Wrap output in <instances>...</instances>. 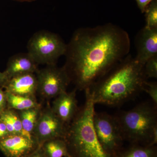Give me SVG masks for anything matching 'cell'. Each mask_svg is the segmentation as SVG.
<instances>
[{"label":"cell","instance_id":"obj_1","mask_svg":"<svg viewBox=\"0 0 157 157\" xmlns=\"http://www.w3.org/2000/svg\"><path fill=\"white\" fill-rule=\"evenodd\" d=\"M131 45L128 33L116 25L81 28L67 44L63 67L75 88L85 91L129 55Z\"/></svg>","mask_w":157,"mask_h":157},{"label":"cell","instance_id":"obj_2","mask_svg":"<svg viewBox=\"0 0 157 157\" xmlns=\"http://www.w3.org/2000/svg\"><path fill=\"white\" fill-rule=\"evenodd\" d=\"M147 79L144 65L129 55L85 91L95 104L118 107L143 91Z\"/></svg>","mask_w":157,"mask_h":157},{"label":"cell","instance_id":"obj_3","mask_svg":"<svg viewBox=\"0 0 157 157\" xmlns=\"http://www.w3.org/2000/svg\"><path fill=\"white\" fill-rule=\"evenodd\" d=\"M86 101L71 123L67 125L64 139L70 157H116L107 152L98 140L94 128V103L85 91Z\"/></svg>","mask_w":157,"mask_h":157},{"label":"cell","instance_id":"obj_4","mask_svg":"<svg viewBox=\"0 0 157 157\" xmlns=\"http://www.w3.org/2000/svg\"><path fill=\"white\" fill-rule=\"evenodd\" d=\"M157 108L153 104L144 102L113 115L124 141L143 146L157 144Z\"/></svg>","mask_w":157,"mask_h":157},{"label":"cell","instance_id":"obj_5","mask_svg":"<svg viewBox=\"0 0 157 157\" xmlns=\"http://www.w3.org/2000/svg\"><path fill=\"white\" fill-rule=\"evenodd\" d=\"M28 53L39 64L56 65L58 59L65 55L67 44L57 34L48 31H38L28 43Z\"/></svg>","mask_w":157,"mask_h":157},{"label":"cell","instance_id":"obj_6","mask_svg":"<svg viewBox=\"0 0 157 157\" xmlns=\"http://www.w3.org/2000/svg\"><path fill=\"white\" fill-rule=\"evenodd\" d=\"M37 91L43 99L56 98L67 91L71 83L70 78L63 67H59L56 65H47L36 72Z\"/></svg>","mask_w":157,"mask_h":157},{"label":"cell","instance_id":"obj_7","mask_svg":"<svg viewBox=\"0 0 157 157\" xmlns=\"http://www.w3.org/2000/svg\"><path fill=\"white\" fill-rule=\"evenodd\" d=\"M94 128L104 150L116 156L122 148L124 141L115 118L106 112H96L93 115Z\"/></svg>","mask_w":157,"mask_h":157},{"label":"cell","instance_id":"obj_8","mask_svg":"<svg viewBox=\"0 0 157 157\" xmlns=\"http://www.w3.org/2000/svg\"><path fill=\"white\" fill-rule=\"evenodd\" d=\"M67 125L54 113L51 107L42 108L33 136L40 146L45 141L56 138H63Z\"/></svg>","mask_w":157,"mask_h":157},{"label":"cell","instance_id":"obj_9","mask_svg":"<svg viewBox=\"0 0 157 157\" xmlns=\"http://www.w3.org/2000/svg\"><path fill=\"white\" fill-rule=\"evenodd\" d=\"M40 146L34 136L9 135L0 140V151L6 157H26Z\"/></svg>","mask_w":157,"mask_h":157},{"label":"cell","instance_id":"obj_10","mask_svg":"<svg viewBox=\"0 0 157 157\" xmlns=\"http://www.w3.org/2000/svg\"><path fill=\"white\" fill-rule=\"evenodd\" d=\"M137 55L135 58L144 65L151 58L157 55V29L144 27L137 33L135 39Z\"/></svg>","mask_w":157,"mask_h":157},{"label":"cell","instance_id":"obj_11","mask_svg":"<svg viewBox=\"0 0 157 157\" xmlns=\"http://www.w3.org/2000/svg\"><path fill=\"white\" fill-rule=\"evenodd\" d=\"M76 90L75 88L70 92L62 93L55 98L51 107L54 113L67 125L73 120L79 109L76 98Z\"/></svg>","mask_w":157,"mask_h":157},{"label":"cell","instance_id":"obj_12","mask_svg":"<svg viewBox=\"0 0 157 157\" xmlns=\"http://www.w3.org/2000/svg\"><path fill=\"white\" fill-rule=\"evenodd\" d=\"M4 88L7 92L14 94L36 97V76L34 73H27L12 77L7 81Z\"/></svg>","mask_w":157,"mask_h":157},{"label":"cell","instance_id":"obj_13","mask_svg":"<svg viewBox=\"0 0 157 157\" xmlns=\"http://www.w3.org/2000/svg\"><path fill=\"white\" fill-rule=\"evenodd\" d=\"M38 65L28 52L17 53L9 59L4 72L9 79L23 74L36 73Z\"/></svg>","mask_w":157,"mask_h":157},{"label":"cell","instance_id":"obj_14","mask_svg":"<svg viewBox=\"0 0 157 157\" xmlns=\"http://www.w3.org/2000/svg\"><path fill=\"white\" fill-rule=\"evenodd\" d=\"M42 107L40 105L30 109L17 111L24 131L27 135L33 136L34 129L39 119Z\"/></svg>","mask_w":157,"mask_h":157},{"label":"cell","instance_id":"obj_15","mask_svg":"<svg viewBox=\"0 0 157 157\" xmlns=\"http://www.w3.org/2000/svg\"><path fill=\"white\" fill-rule=\"evenodd\" d=\"M6 93L8 109L21 111L41 105L37 102L36 97L18 95L7 92Z\"/></svg>","mask_w":157,"mask_h":157},{"label":"cell","instance_id":"obj_16","mask_svg":"<svg viewBox=\"0 0 157 157\" xmlns=\"http://www.w3.org/2000/svg\"><path fill=\"white\" fill-rule=\"evenodd\" d=\"M41 147L46 157H70L67 145L63 138L47 140Z\"/></svg>","mask_w":157,"mask_h":157},{"label":"cell","instance_id":"obj_17","mask_svg":"<svg viewBox=\"0 0 157 157\" xmlns=\"http://www.w3.org/2000/svg\"><path fill=\"white\" fill-rule=\"evenodd\" d=\"M0 118L6 125L10 135H22L29 137L33 136L25 134L16 110L7 108L0 115Z\"/></svg>","mask_w":157,"mask_h":157},{"label":"cell","instance_id":"obj_18","mask_svg":"<svg viewBox=\"0 0 157 157\" xmlns=\"http://www.w3.org/2000/svg\"><path fill=\"white\" fill-rule=\"evenodd\" d=\"M116 157H157V147L132 144L127 148H122Z\"/></svg>","mask_w":157,"mask_h":157},{"label":"cell","instance_id":"obj_19","mask_svg":"<svg viewBox=\"0 0 157 157\" xmlns=\"http://www.w3.org/2000/svg\"><path fill=\"white\" fill-rule=\"evenodd\" d=\"M145 13V27L157 29V0H153L147 7Z\"/></svg>","mask_w":157,"mask_h":157},{"label":"cell","instance_id":"obj_20","mask_svg":"<svg viewBox=\"0 0 157 157\" xmlns=\"http://www.w3.org/2000/svg\"><path fill=\"white\" fill-rule=\"evenodd\" d=\"M144 70L147 78H157V55L149 59L144 65Z\"/></svg>","mask_w":157,"mask_h":157},{"label":"cell","instance_id":"obj_21","mask_svg":"<svg viewBox=\"0 0 157 157\" xmlns=\"http://www.w3.org/2000/svg\"><path fill=\"white\" fill-rule=\"evenodd\" d=\"M143 91L148 94L151 98L152 103L157 107V83L156 82L147 81Z\"/></svg>","mask_w":157,"mask_h":157},{"label":"cell","instance_id":"obj_22","mask_svg":"<svg viewBox=\"0 0 157 157\" xmlns=\"http://www.w3.org/2000/svg\"><path fill=\"white\" fill-rule=\"evenodd\" d=\"M7 109V97L6 91L0 87V115Z\"/></svg>","mask_w":157,"mask_h":157},{"label":"cell","instance_id":"obj_23","mask_svg":"<svg viewBox=\"0 0 157 157\" xmlns=\"http://www.w3.org/2000/svg\"><path fill=\"white\" fill-rule=\"evenodd\" d=\"M153 1V0H135L137 3V7L142 13H144L147 6Z\"/></svg>","mask_w":157,"mask_h":157},{"label":"cell","instance_id":"obj_24","mask_svg":"<svg viewBox=\"0 0 157 157\" xmlns=\"http://www.w3.org/2000/svg\"><path fill=\"white\" fill-rule=\"evenodd\" d=\"M10 135L6 125L0 118V140Z\"/></svg>","mask_w":157,"mask_h":157},{"label":"cell","instance_id":"obj_25","mask_svg":"<svg viewBox=\"0 0 157 157\" xmlns=\"http://www.w3.org/2000/svg\"><path fill=\"white\" fill-rule=\"evenodd\" d=\"M26 157H46L42 147L40 146L36 150Z\"/></svg>","mask_w":157,"mask_h":157},{"label":"cell","instance_id":"obj_26","mask_svg":"<svg viewBox=\"0 0 157 157\" xmlns=\"http://www.w3.org/2000/svg\"><path fill=\"white\" fill-rule=\"evenodd\" d=\"M9 80L5 72H0V87L4 88L6 82Z\"/></svg>","mask_w":157,"mask_h":157},{"label":"cell","instance_id":"obj_27","mask_svg":"<svg viewBox=\"0 0 157 157\" xmlns=\"http://www.w3.org/2000/svg\"><path fill=\"white\" fill-rule=\"evenodd\" d=\"M13 1L20 2H34V1H36V0H13Z\"/></svg>","mask_w":157,"mask_h":157}]
</instances>
